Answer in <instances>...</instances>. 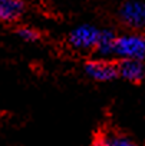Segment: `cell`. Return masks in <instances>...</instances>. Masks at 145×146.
<instances>
[{"mask_svg":"<svg viewBox=\"0 0 145 146\" xmlns=\"http://www.w3.org/2000/svg\"><path fill=\"white\" fill-rule=\"evenodd\" d=\"M114 54L122 60H145V36L139 33H128L116 36Z\"/></svg>","mask_w":145,"mask_h":146,"instance_id":"cell-1","label":"cell"},{"mask_svg":"<svg viewBox=\"0 0 145 146\" xmlns=\"http://www.w3.org/2000/svg\"><path fill=\"white\" fill-rule=\"evenodd\" d=\"M101 30L92 25H81L75 27L69 35V43L75 49L88 50L94 49L98 44Z\"/></svg>","mask_w":145,"mask_h":146,"instance_id":"cell-2","label":"cell"},{"mask_svg":"<svg viewBox=\"0 0 145 146\" xmlns=\"http://www.w3.org/2000/svg\"><path fill=\"white\" fill-rule=\"evenodd\" d=\"M119 17L126 26L132 29L145 27V3L138 0H128L119 10Z\"/></svg>","mask_w":145,"mask_h":146,"instance_id":"cell-3","label":"cell"},{"mask_svg":"<svg viewBox=\"0 0 145 146\" xmlns=\"http://www.w3.org/2000/svg\"><path fill=\"white\" fill-rule=\"evenodd\" d=\"M86 73L98 82H109L119 75L118 66H115L114 63L104 60V59L89 62L86 64Z\"/></svg>","mask_w":145,"mask_h":146,"instance_id":"cell-4","label":"cell"},{"mask_svg":"<svg viewBox=\"0 0 145 146\" xmlns=\"http://www.w3.org/2000/svg\"><path fill=\"white\" fill-rule=\"evenodd\" d=\"M118 73L129 82H139L145 76V66L141 60L125 59L119 63Z\"/></svg>","mask_w":145,"mask_h":146,"instance_id":"cell-5","label":"cell"},{"mask_svg":"<svg viewBox=\"0 0 145 146\" xmlns=\"http://www.w3.org/2000/svg\"><path fill=\"white\" fill-rule=\"evenodd\" d=\"M25 12L23 0H0V22L10 23L20 19Z\"/></svg>","mask_w":145,"mask_h":146,"instance_id":"cell-6","label":"cell"},{"mask_svg":"<svg viewBox=\"0 0 145 146\" xmlns=\"http://www.w3.org/2000/svg\"><path fill=\"white\" fill-rule=\"evenodd\" d=\"M115 40H116V36H115L111 30H101L99 40H98V44H96L98 53H99L101 56H105V57L114 54Z\"/></svg>","mask_w":145,"mask_h":146,"instance_id":"cell-7","label":"cell"},{"mask_svg":"<svg viewBox=\"0 0 145 146\" xmlns=\"http://www.w3.org/2000/svg\"><path fill=\"white\" fill-rule=\"evenodd\" d=\"M96 146H136L131 139L115 132H106L99 139Z\"/></svg>","mask_w":145,"mask_h":146,"instance_id":"cell-8","label":"cell"},{"mask_svg":"<svg viewBox=\"0 0 145 146\" xmlns=\"http://www.w3.org/2000/svg\"><path fill=\"white\" fill-rule=\"evenodd\" d=\"M17 35L20 36V39H23L26 42H35L39 39V33L32 27H22V29H19Z\"/></svg>","mask_w":145,"mask_h":146,"instance_id":"cell-9","label":"cell"}]
</instances>
